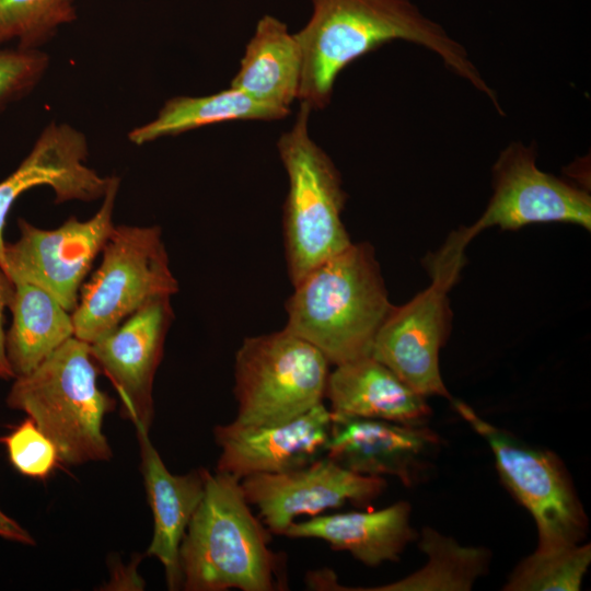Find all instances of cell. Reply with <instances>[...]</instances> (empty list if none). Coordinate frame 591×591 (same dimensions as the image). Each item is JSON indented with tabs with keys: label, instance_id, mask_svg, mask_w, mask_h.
Listing matches in <instances>:
<instances>
[{
	"label": "cell",
	"instance_id": "1",
	"mask_svg": "<svg viewBox=\"0 0 591 591\" xmlns=\"http://www.w3.org/2000/svg\"><path fill=\"white\" fill-rule=\"evenodd\" d=\"M312 13L294 36L302 56L298 101L312 111L331 102L338 74L385 43L405 40L438 55L503 115L496 91L471 61L466 48L412 0H311Z\"/></svg>",
	"mask_w": 591,
	"mask_h": 591
},
{
	"label": "cell",
	"instance_id": "2",
	"mask_svg": "<svg viewBox=\"0 0 591 591\" xmlns=\"http://www.w3.org/2000/svg\"><path fill=\"white\" fill-rule=\"evenodd\" d=\"M241 480L208 472L205 493L179 546L186 591H274L287 588L286 560L269 547Z\"/></svg>",
	"mask_w": 591,
	"mask_h": 591
},
{
	"label": "cell",
	"instance_id": "3",
	"mask_svg": "<svg viewBox=\"0 0 591 591\" xmlns=\"http://www.w3.org/2000/svg\"><path fill=\"white\" fill-rule=\"evenodd\" d=\"M286 328L337 366L370 356L393 304L373 246L351 243L293 286Z\"/></svg>",
	"mask_w": 591,
	"mask_h": 591
},
{
	"label": "cell",
	"instance_id": "4",
	"mask_svg": "<svg viewBox=\"0 0 591 591\" xmlns=\"http://www.w3.org/2000/svg\"><path fill=\"white\" fill-rule=\"evenodd\" d=\"M97 372L90 344L73 336L33 371L14 378L5 398L8 407L35 421L70 466L113 456L103 421L116 402L97 386Z\"/></svg>",
	"mask_w": 591,
	"mask_h": 591
},
{
	"label": "cell",
	"instance_id": "5",
	"mask_svg": "<svg viewBox=\"0 0 591 591\" xmlns=\"http://www.w3.org/2000/svg\"><path fill=\"white\" fill-rule=\"evenodd\" d=\"M311 112L306 103L300 102L294 123L277 141L288 176L283 234L293 286L352 243L341 220L347 200L341 176L329 155L310 136Z\"/></svg>",
	"mask_w": 591,
	"mask_h": 591
},
{
	"label": "cell",
	"instance_id": "6",
	"mask_svg": "<svg viewBox=\"0 0 591 591\" xmlns=\"http://www.w3.org/2000/svg\"><path fill=\"white\" fill-rule=\"evenodd\" d=\"M102 263L81 287L72 311L74 336L92 344L147 303L174 296L178 282L158 225H115Z\"/></svg>",
	"mask_w": 591,
	"mask_h": 591
},
{
	"label": "cell",
	"instance_id": "7",
	"mask_svg": "<svg viewBox=\"0 0 591 591\" xmlns=\"http://www.w3.org/2000/svg\"><path fill=\"white\" fill-rule=\"evenodd\" d=\"M452 404L487 442L502 484L533 518L537 529L535 551L551 553L583 543L588 517L561 459L488 422L464 402L453 399Z\"/></svg>",
	"mask_w": 591,
	"mask_h": 591
},
{
	"label": "cell",
	"instance_id": "8",
	"mask_svg": "<svg viewBox=\"0 0 591 591\" xmlns=\"http://www.w3.org/2000/svg\"><path fill=\"white\" fill-rule=\"evenodd\" d=\"M329 364L316 347L286 327L244 338L234 361L233 421L260 427L303 415L323 403Z\"/></svg>",
	"mask_w": 591,
	"mask_h": 591
},
{
	"label": "cell",
	"instance_id": "9",
	"mask_svg": "<svg viewBox=\"0 0 591 591\" xmlns=\"http://www.w3.org/2000/svg\"><path fill=\"white\" fill-rule=\"evenodd\" d=\"M119 184V177L111 176L100 209L88 220L71 216L60 227L45 230L20 218L19 239L4 245L3 269L11 280L45 289L72 313L82 282L115 228Z\"/></svg>",
	"mask_w": 591,
	"mask_h": 591
},
{
	"label": "cell",
	"instance_id": "10",
	"mask_svg": "<svg viewBox=\"0 0 591 591\" xmlns=\"http://www.w3.org/2000/svg\"><path fill=\"white\" fill-rule=\"evenodd\" d=\"M536 144L509 143L491 169L493 195L479 219L463 228L471 240L499 227L517 230L532 223L567 222L591 229V197L538 169Z\"/></svg>",
	"mask_w": 591,
	"mask_h": 591
},
{
	"label": "cell",
	"instance_id": "11",
	"mask_svg": "<svg viewBox=\"0 0 591 591\" xmlns=\"http://www.w3.org/2000/svg\"><path fill=\"white\" fill-rule=\"evenodd\" d=\"M431 271L428 288L407 303L393 305L375 336L371 356L418 394L452 402L441 376L439 354L451 328L448 291L459 273L443 268Z\"/></svg>",
	"mask_w": 591,
	"mask_h": 591
},
{
	"label": "cell",
	"instance_id": "12",
	"mask_svg": "<svg viewBox=\"0 0 591 591\" xmlns=\"http://www.w3.org/2000/svg\"><path fill=\"white\" fill-rule=\"evenodd\" d=\"M241 486L270 533L285 535L300 515L313 518L346 503L370 507L386 480L354 473L323 455L299 468L245 477Z\"/></svg>",
	"mask_w": 591,
	"mask_h": 591
},
{
	"label": "cell",
	"instance_id": "13",
	"mask_svg": "<svg viewBox=\"0 0 591 591\" xmlns=\"http://www.w3.org/2000/svg\"><path fill=\"white\" fill-rule=\"evenodd\" d=\"M173 318L171 297L155 299L90 344L93 360L119 396L121 416L136 429L151 428L154 376Z\"/></svg>",
	"mask_w": 591,
	"mask_h": 591
},
{
	"label": "cell",
	"instance_id": "14",
	"mask_svg": "<svg viewBox=\"0 0 591 591\" xmlns=\"http://www.w3.org/2000/svg\"><path fill=\"white\" fill-rule=\"evenodd\" d=\"M332 412L323 403L277 425L245 427L233 420L213 429L220 448L216 471L239 480L305 466L325 454Z\"/></svg>",
	"mask_w": 591,
	"mask_h": 591
},
{
	"label": "cell",
	"instance_id": "15",
	"mask_svg": "<svg viewBox=\"0 0 591 591\" xmlns=\"http://www.w3.org/2000/svg\"><path fill=\"white\" fill-rule=\"evenodd\" d=\"M85 135L66 123L53 120L38 135L19 166L0 182V266L4 264L3 230L15 200L26 190L49 186L57 204L103 198L111 176H102L88 164Z\"/></svg>",
	"mask_w": 591,
	"mask_h": 591
},
{
	"label": "cell",
	"instance_id": "16",
	"mask_svg": "<svg viewBox=\"0 0 591 591\" xmlns=\"http://www.w3.org/2000/svg\"><path fill=\"white\" fill-rule=\"evenodd\" d=\"M332 415L324 455L360 475L395 476L409 487L424 457L439 445V436L427 425Z\"/></svg>",
	"mask_w": 591,
	"mask_h": 591
},
{
	"label": "cell",
	"instance_id": "17",
	"mask_svg": "<svg viewBox=\"0 0 591 591\" xmlns=\"http://www.w3.org/2000/svg\"><path fill=\"white\" fill-rule=\"evenodd\" d=\"M141 473L153 517V533L147 555L163 566L169 590L182 589L179 546L199 506L209 471L199 467L186 474H173L165 466L149 438V431L136 429Z\"/></svg>",
	"mask_w": 591,
	"mask_h": 591
},
{
	"label": "cell",
	"instance_id": "18",
	"mask_svg": "<svg viewBox=\"0 0 591 591\" xmlns=\"http://www.w3.org/2000/svg\"><path fill=\"white\" fill-rule=\"evenodd\" d=\"M325 397L329 410L340 416L421 426L431 415L426 397L371 355L335 366Z\"/></svg>",
	"mask_w": 591,
	"mask_h": 591
},
{
	"label": "cell",
	"instance_id": "19",
	"mask_svg": "<svg viewBox=\"0 0 591 591\" xmlns=\"http://www.w3.org/2000/svg\"><path fill=\"white\" fill-rule=\"evenodd\" d=\"M412 506L399 500L380 509L316 515L293 522L285 532L292 538L321 540L335 551L348 552L369 567L398 561L418 533L410 522Z\"/></svg>",
	"mask_w": 591,
	"mask_h": 591
},
{
	"label": "cell",
	"instance_id": "20",
	"mask_svg": "<svg viewBox=\"0 0 591 591\" xmlns=\"http://www.w3.org/2000/svg\"><path fill=\"white\" fill-rule=\"evenodd\" d=\"M301 69L294 33L266 14L257 22L230 86L262 104L290 112L291 103L298 100Z\"/></svg>",
	"mask_w": 591,
	"mask_h": 591
},
{
	"label": "cell",
	"instance_id": "21",
	"mask_svg": "<svg viewBox=\"0 0 591 591\" xmlns=\"http://www.w3.org/2000/svg\"><path fill=\"white\" fill-rule=\"evenodd\" d=\"M13 283L5 352L16 378L33 371L73 337L74 327L71 312L48 291L28 282Z\"/></svg>",
	"mask_w": 591,
	"mask_h": 591
},
{
	"label": "cell",
	"instance_id": "22",
	"mask_svg": "<svg viewBox=\"0 0 591 591\" xmlns=\"http://www.w3.org/2000/svg\"><path fill=\"white\" fill-rule=\"evenodd\" d=\"M290 112L262 104L244 92L229 88L205 96H175L167 100L157 116L135 127L128 140L136 146L212 124L231 120H276Z\"/></svg>",
	"mask_w": 591,
	"mask_h": 591
},
{
	"label": "cell",
	"instance_id": "23",
	"mask_svg": "<svg viewBox=\"0 0 591 591\" xmlns=\"http://www.w3.org/2000/svg\"><path fill=\"white\" fill-rule=\"evenodd\" d=\"M416 541L427 556L424 567L387 584L351 590L470 591L489 570L491 553L485 547L462 545L431 526H424Z\"/></svg>",
	"mask_w": 591,
	"mask_h": 591
},
{
	"label": "cell",
	"instance_id": "24",
	"mask_svg": "<svg viewBox=\"0 0 591 591\" xmlns=\"http://www.w3.org/2000/svg\"><path fill=\"white\" fill-rule=\"evenodd\" d=\"M591 564V544L551 553L533 552L513 568L505 591H579Z\"/></svg>",
	"mask_w": 591,
	"mask_h": 591
},
{
	"label": "cell",
	"instance_id": "25",
	"mask_svg": "<svg viewBox=\"0 0 591 591\" xmlns=\"http://www.w3.org/2000/svg\"><path fill=\"white\" fill-rule=\"evenodd\" d=\"M76 19L74 0H0V46L40 49Z\"/></svg>",
	"mask_w": 591,
	"mask_h": 591
},
{
	"label": "cell",
	"instance_id": "26",
	"mask_svg": "<svg viewBox=\"0 0 591 591\" xmlns=\"http://www.w3.org/2000/svg\"><path fill=\"white\" fill-rule=\"evenodd\" d=\"M0 441L7 448L11 465L24 476L44 480L61 463L54 442L30 417Z\"/></svg>",
	"mask_w": 591,
	"mask_h": 591
},
{
	"label": "cell",
	"instance_id": "27",
	"mask_svg": "<svg viewBox=\"0 0 591 591\" xmlns=\"http://www.w3.org/2000/svg\"><path fill=\"white\" fill-rule=\"evenodd\" d=\"M42 49L0 46V112L27 96L49 68Z\"/></svg>",
	"mask_w": 591,
	"mask_h": 591
},
{
	"label": "cell",
	"instance_id": "28",
	"mask_svg": "<svg viewBox=\"0 0 591 591\" xmlns=\"http://www.w3.org/2000/svg\"><path fill=\"white\" fill-rule=\"evenodd\" d=\"M14 294V283L5 270L0 266V379H14V373L9 364L5 352L4 318Z\"/></svg>",
	"mask_w": 591,
	"mask_h": 591
},
{
	"label": "cell",
	"instance_id": "29",
	"mask_svg": "<svg viewBox=\"0 0 591 591\" xmlns=\"http://www.w3.org/2000/svg\"><path fill=\"white\" fill-rule=\"evenodd\" d=\"M140 558L134 559L128 566L116 563L114 565L111 581L107 583V589L111 590H142L144 582L137 573V565Z\"/></svg>",
	"mask_w": 591,
	"mask_h": 591
},
{
	"label": "cell",
	"instance_id": "30",
	"mask_svg": "<svg viewBox=\"0 0 591 591\" xmlns=\"http://www.w3.org/2000/svg\"><path fill=\"white\" fill-rule=\"evenodd\" d=\"M0 537L23 544V545H34L35 540L32 534L25 530L19 522L5 514L0 509Z\"/></svg>",
	"mask_w": 591,
	"mask_h": 591
}]
</instances>
